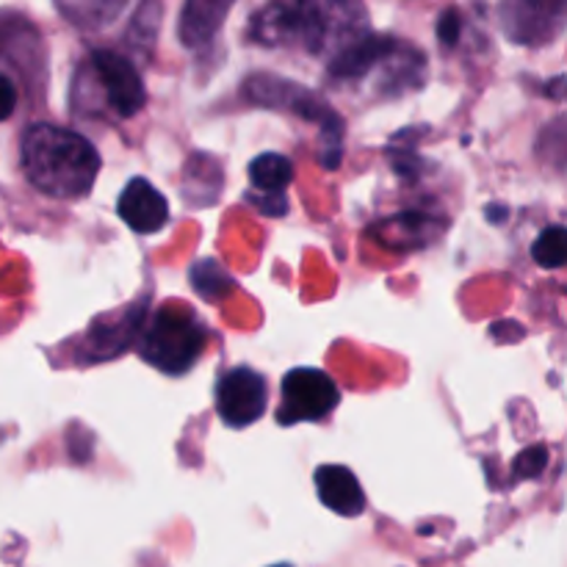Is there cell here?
<instances>
[{
	"label": "cell",
	"instance_id": "6da1fadb",
	"mask_svg": "<svg viewBox=\"0 0 567 567\" xmlns=\"http://www.w3.org/2000/svg\"><path fill=\"white\" fill-rule=\"evenodd\" d=\"M20 164L37 192L55 199H78L92 192L100 155L81 133L37 122L22 133Z\"/></svg>",
	"mask_w": 567,
	"mask_h": 567
},
{
	"label": "cell",
	"instance_id": "7a4b0ae2",
	"mask_svg": "<svg viewBox=\"0 0 567 567\" xmlns=\"http://www.w3.org/2000/svg\"><path fill=\"white\" fill-rule=\"evenodd\" d=\"M352 14H360L358 6L277 3L255 14L252 39L269 48L302 42L313 53H321L324 44L341 33H352L354 39H360L363 22H354Z\"/></svg>",
	"mask_w": 567,
	"mask_h": 567
},
{
	"label": "cell",
	"instance_id": "3957f363",
	"mask_svg": "<svg viewBox=\"0 0 567 567\" xmlns=\"http://www.w3.org/2000/svg\"><path fill=\"white\" fill-rule=\"evenodd\" d=\"M205 341V327L186 308H161L138 338V354L164 374H186L203 354Z\"/></svg>",
	"mask_w": 567,
	"mask_h": 567
},
{
	"label": "cell",
	"instance_id": "277c9868",
	"mask_svg": "<svg viewBox=\"0 0 567 567\" xmlns=\"http://www.w3.org/2000/svg\"><path fill=\"white\" fill-rule=\"evenodd\" d=\"M338 404V385L319 369H293L282 377V402L277 421L282 426L321 421Z\"/></svg>",
	"mask_w": 567,
	"mask_h": 567
},
{
	"label": "cell",
	"instance_id": "5b68a950",
	"mask_svg": "<svg viewBox=\"0 0 567 567\" xmlns=\"http://www.w3.org/2000/svg\"><path fill=\"white\" fill-rule=\"evenodd\" d=\"M83 72L92 75L94 86L103 94V103L116 116H133L147 100L144 81L136 66L125 55L114 53V50H94L86 64H83Z\"/></svg>",
	"mask_w": 567,
	"mask_h": 567
},
{
	"label": "cell",
	"instance_id": "8992f818",
	"mask_svg": "<svg viewBox=\"0 0 567 567\" xmlns=\"http://www.w3.org/2000/svg\"><path fill=\"white\" fill-rule=\"evenodd\" d=\"M247 94L255 100V103L271 105V109H286L293 111V114L305 116V120L321 122V131H324V138L341 147V120L332 114V109H327L313 92L297 86V83L280 81V78L271 75H258L247 83Z\"/></svg>",
	"mask_w": 567,
	"mask_h": 567
},
{
	"label": "cell",
	"instance_id": "52a82bcc",
	"mask_svg": "<svg viewBox=\"0 0 567 567\" xmlns=\"http://www.w3.org/2000/svg\"><path fill=\"white\" fill-rule=\"evenodd\" d=\"M266 380L252 369H233L216 385V413L233 430L252 426L266 410Z\"/></svg>",
	"mask_w": 567,
	"mask_h": 567
},
{
	"label": "cell",
	"instance_id": "ba28073f",
	"mask_svg": "<svg viewBox=\"0 0 567 567\" xmlns=\"http://www.w3.org/2000/svg\"><path fill=\"white\" fill-rule=\"evenodd\" d=\"M122 221L131 227L133 233H158L161 227L169 219V205H166L164 194L147 183L144 177H133L120 194V203H116Z\"/></svg>",
	"mask_w": 567,
	"mask_h": 567
},
{
	"label": "cell",
	"instance_id": "9c48e42d",
	"mask_svg": "<svg viewBox=\"0 0 567 567\" xmlns=\"http://www.w3.org/2000/svg\"><path fill=\"white\" fill-rule=\"evenodd\" d=\"M316 491H319L321 504L343 518H358L365 509L363 487H360L358 476L343 465H321L316 471Z\"/></svg>",
	"mask_w": 567,
	"mask_h": 567
},
{
	"label": "cell",
	"instance_id": "30bf717a",
	"mask_svg": "<svg viewBox=\"0 0 567 567\" xmlns=\"http://www.w3.org/2000/svg\"><path fill=\"white\" fill-rule=\"evenodd\" d=\"M374 236L391 249L426 247L437 236V221L426 214H399L377 225Z\"/></svg>",
	"mask_w": 567,
	"mask_h": 567
},
{
	"label": "cell",
	"instance_id": "8fae6325",
	"mask_svg": "<svg viewBox=\"0 0 567 567\" xmlns=\"http://www.w3.org/2000/svg\"><path fill=\"white\" fill-rule=\"evenodd\" d=\"M230 11L227 3H205V0H194L183 9L181 17V39L186 48H199L208 42L216 31L221 28V20Z\"/></svg>",
	"mask_w": 567,
	"mask_h": 567
},
{
	"label": "cell",
	"instance_id": "7c38bea8",
	"mask_svg": "<svg viewBox=\"0 0 567 567\" xmlns=\"http://www.w3.org/2000/svg\"><path fill=\"white\" fill-rule=\"evenodd\" d=\"M293 164L280 153H264L249 164V181H252L255 192L269 194V197H282L288 186H291Z\"/></svg>",
	"mask_w": 567,
	"mask_h": 567
},
{
	"label": "cell",
	"instance_id": "4fadbf2b",
	"mask_svg": "<svg viewBox=\"0 0 567 567\" xmlns=\"http://www.w3.org/2000/svg\"><path fill=\"white\" fill-rule=\"evenodd\" d=\"M532 258L543 266V269H559L567 266V227H548L537 236L535 247H532Z\"/></svg>",
	"mask_w": 567,
	"mask_h": 567
},
{
	"label": "cell",
	"instance_id": "5bb4252c",
	"mask_svg": "<svg viewBox=\"0 0 567 567\" xmlns=\"http://www.w3.org/2000/svg\"><path fill=\"white\" fill-rule=\"evenodd\" d=\"M192 282L197 286V291L208 299H219V297H225V293L233 291V280L225 275V269H221V266L214 264V260L194 264Z\"/></svg>",
	"mask_w": 567,
	"mask_h": 567
},
{
	"label": "cell",
	"instance_id": "9a60e30c",
	"mask_svg": "<svg viewBox=\"0 0 567 567\" xmlns=\"http://www.w3.org/2000/svg\"><path fill=\"white\" fill-rule=\"evenodd\" d=\"M546 465H548V449L532 446L526 449V452H520L518 460H515V476H518V480H535V476H540L543 471H546Z\"/></svg>",
	"mask_w": 567,
	"mask_h": 567
},
{
	"label": "cell",
	"instance_id": "2e32d148",
	"mask_svg": "<svg viewBox=\"0 0 567 567\" xmlns=\"http://www.w3.org/2000/svg\"><path fill=\"white\" fill-rule=\"evenodd\" d=\"M17 100H20V92H17V83L11 81L6 72H0V122L9 120L17 109Z\"/></svg>",
	"mask_w": 567,
	"mask_h": 567
},
{
	"label": "cell",
	"instance_id": "e0dca14e",
	"mask_svg": "<svg viewBox=\"0 0 567 567\" xmlns=\"http://www.w3.org/2000/svg\"><path fill=\"white\" fill-rule=\"evenodd\" d=\"M457 37H460V17L457 11H446V14L437 20V39H441L443 44H457Z\"/></svg>",
	"mask_w": 567,
	"mask_h": 567
},
{
	"label": "cell",
	"instance_id": "ac0fdd59",
	"mask_svg": "<svg viewBox=\"0 0 567 567\" xmlns=\"http://www.w3.org/2000/svg\"><path fill=\"white\" fill-rule=\"evenodd\" d=\"M275 567H291V565H275Z\"/></svg>",
	"mask_w": 567,
	"mask_h": 567
}]
</instances>
